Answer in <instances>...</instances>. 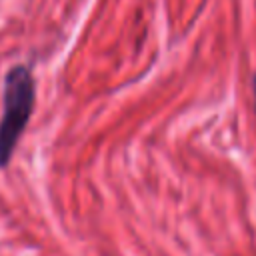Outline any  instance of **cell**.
Here are the masks:
<instances>
[{
	"mask_svg": "<svg viewBox=\"0 0 256 256\" xmlns=\"http://www.w3.org/2000/svg\"><path fill=\"white\" fill-rule=\"evenodd\" d=\"M254 92H256V80H254Z\"/></svg>",
	"mask_w": 256,
	"mask_h": 256,
	"instance_id": "obj_2",
	"label": "cell"
},
{
	"mask_svg": "<svg viewBox=\"0 0 256 256\" xmlns=\"http://www.w3.org/2000/svg\"><path fill=\"white\" fill-rule=\"evenodd\" d=\"M34 108V78L28 66H12L4 80V110L0 118V168L12 158V152L24 132Z\"/></svg>",
	"mask_w": 256,
	"mask_h": 256,
	"instance_id": "obj_1",
	"label": "cell"
}]
</instances>
